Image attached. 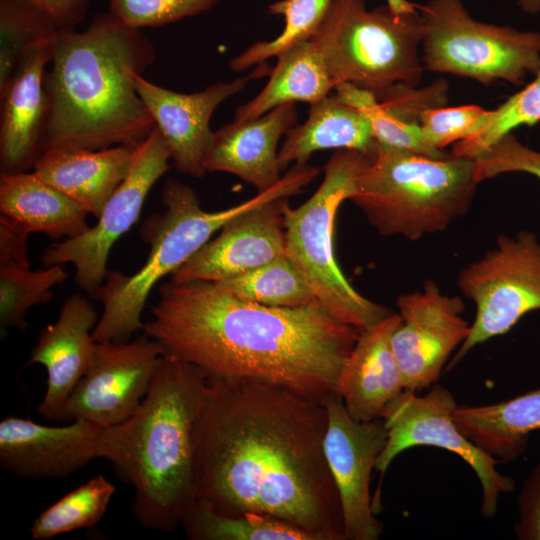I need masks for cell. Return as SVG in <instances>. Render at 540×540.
<instances>
[{
	"label": "cell",
	"mask_w": 540,
	"mask_h": 540,
	"mask_svg": "<svg viewBox=\"0 0 540 540\" xmlns=\"http://www.w3.org/2000/svg\"><path fill=\"white\" fill-rule=\"evenodd\" d=\"M326 429L322 401L208 375L194 431L196 499L221 514H265L323 540H345Z\"/></svg>",
	"instance_id": "1"
},
{
	"label": "cell",
	"mask_w": 540,
	"mask_h": 540,
	"mask_svg": "<svg viewBox=\"0 0 540 540\" xmlns=\"http://www.w3.org/2000/svg\"><path fill=\"white\" fill-rule=\"evenodd\" d=\"M168 355L209 376L265 382L324 402L360 334L315 301L269 307L236 298L213 282L172 280L144 323Z\"/></svg>",
	"instance_id": "2"
},
{
	"label": "cell",
	"mask_w": 540,
	"mask_h": 540,
	"mask_svg": "<svg viewBox=\"0 0 540 540\" xmlns=\"http://www.w3.org/2000/svg\"><path fill=\"white\" fill-rule=\"evenodd\" d=\"M156 60L149 38L110 13L82 32L62 30L45 86L50 113L45 150L137 147L156 128L135 87Z\"/></svg>",
	"instance_id": "3"
},
{
	"label": "cell",
	"mask_w": 540,
	"mask_h": 540,
	"mask_svg": "<svg viewBox=\"0 0 540 540\" xmlns=\"http://www.w3.org/2000/svg\"><path fill=\"white\" fill-rule=\"evenodd\" d=\"M207 377L196 366L162 355L136 411L102 430L98 458L132 486V514L147 530H175L196 500L194 431Z\"/></svg>",
	"instance_id": "4"
},
{
	"label": "cell",
	"mask_w": 540,
	"mask_h": 540,
	"mask_svg": "<svg viewBox=\"0 0 540 540\" xmlns=\"http://www.w3.org/2000/svg\"><path fill=\"white\" fill-rule=\"evenodd\" d=\"M314 178L312 167L294 165L270 189L213 212L201 208L190 186L167 179L162 189L164 211L143 224L142 239L150 245L145 263L132 275L108 271L103 284L92 294L103 304V312L92 332L94 341H129L134 333L143 330L144 307L161 279L171 276L233 217L266 202L296 195Z\"/></svg>",
	"instance_id": "5"
},
{
	"label": "cell",
	"mask_w": 540,
	"mask_h": 540,
	"mask_svg": "<svg viewBox=\"0 0 540 540\" xmlns=\"http://www.w3.org/2000/svg\"><path fill=\"white\" fill-rule=\"evenodd\" d=\"M478 184L471 159L432 158L377 143L350 200L379 234L415 241L466 214Z\"/></svg>",
	"instance_id": "6"
},
{
	"label": "cell",
	"mask_w": 540,
	"mask_h": 540,
	"mask_svg": "<svg viewBox=\"0 0 540 540\" xmlns=\"http://www.w3.org/2000/svg\"><path fill=\"white\" fill-rule=\"evenodd\" d=\"M310 40L335 84L352 83L376 97L397 84L417 86L424 71L421 16L407 0L371 10L365 0H333Z\"/></svg>",
	"instance_id": "7"
},
{
	"label": "cell",
	"mask_w": 540,
	"mask_h": 540,
	"mask_svg": "<svg viewBox=\"0 0 540 540\" xmlns=\"http://www.w3.org/2000/svg\"><path fill=\"white\" fill-rule=\"evenodd\" d=\"M373 156L352 149L336 150L311 197L296 208L285 200L282 207L284 254L325 309L359 330L373 326L392 311L364 297L347 280L335 256L334 229L340 205L354 195L357 176Z\"/></svg>",
	"instance_id": "8"
},
{
	"label": "cell",
	"mask_w": 540,
	"mask_h": 540,
	"mask_svg": "<svg viewBox=\"0 0 540 540\" xmlns=\"http://www.w3.org/2000/svg\"><path fill=\"white\" fill-rule=\"evenodd\" d=\"M424 69L490 85H521L540 68V32L519 31L475 20L460 0L418 5Z\"/></svg>",
	"instance_id": "9"
},
{
	"label": "cell",
	"mask_w": 540,
	"mask_h": 540,
	"mask_svg": "<svg viewBox=\"0 0 540 540\" xmlns=\"http://www.w3.org/2000/svg\"><path fill=\"white\" fill-rule=\"evenodd\" d=\"M458 286L475 303L476 314L444 371L476 345L504 335L525 314L540 310V242L529 231L500 235L495 248L461 270Z\"/></svg>",
	"instance_id": "10"
},
{
	"label": "cell",
	"mask_w": 540,
	"mask_h": 540,
	"mask_svg": "<svg viewBox=\"0 0 540 540\" xmlns=\"http://www.w3.org/2000/svg\"><path fill=\"white\" fill-rule=\"evenodd\" d=\"M456 407L451 392L439 384L433 385L423 396L403 390L383 413L387 442L375 469L383 475L398 454L412 447L434 446L448 450L475 472L482 488L481 513L491 518L497 512L501 494L513 491L515 481L498 471L499 460L460 431L453 420Z\"/></svg>",
	"instance_id": "11"
},
{
	"label": "cell",
	"mask_w": 540,
	"mask_h": 540,
	"mask_svg": "<svg viewBox=\"0 0 540 540\" xmlns=\"http://www.w3.org/2000/svg\"><path fill=\"white\" fill-rule=\"evenodd\" d=\"M170 152L155 128L137 146L130 170L104 206L97 223L84 233L55 242L45 249L46 267L72 264L75 282L91 295L103 284L114 243L137 221L154 184L168 171Z\"/></svg>",
	"instance_id": "12"
},
{
	"label": "cell",
	"mask_w": 540,
	"mask_h": 540,
	"mask_svg": "<svg viewBox=\"0 0 540 540\" xmlns=\"http://www.w3.org/2000/svg\"><path fill=\"white\" fill-rule=\"evenodd\" d=\"M162 355L161 346L145 334L126 342H96L57 422L84 419L105 428L126 420L146 396Z\"/></svg>",
	"instance_id": "13"
},
{
	"label": "cell",
	"mask_w": 540,
	"mask_h": 540,
	"mask_svg": "<svg viewBox=\"0 0 540 540\" xmlns=\"http://www.w3.org/2000/svg\"><path fill=\"white\" fill-rule=\"evenodd\" d=\"M401 322L391 346L405 390L417 392L435 383L456 348L465 341L470 324L459 296L442 293L431 279L423 288L397 298Z\"/></svg>",
	"instance_id": "14"
},
{
	"label": "cell",
	"mask_w": 540,
	"mask_h": 540,
	"mask_svg": "<svg viewBox=\"0 0 540 540\" xmlns=\"http://www.w3.org/2000/svg\"><path fill=\"white\" fill-rule=\"evenodd\" d=\"M324 404V452L339 494L345 540H377L384 528L374 515L369 490L372 470L387 442L384 420L353 419L336 393Z\"/></svg>",
	"instance_id": "15"
},
{
	"label": "cell",
	"mask_w": 540,
	"mask_h": 540,
	"mask_svg": "<svg viewBox=\"0 0 540 540\" xmlns=\"http://www.w3.org/2000/svg\"><path fill=\"white\" fill-rule=\"evenodd\" d=\"M257 71L191 94L160 87L142 75L135 77L136 90L164 138L178 172L194 178L207 173L205 160L214 137L210 119L222 102L245 89Z\"/></svg>",
	"instance_id": "16"
},
{
	"label": "cell",
	"mask_w": 540,
	"mask_h": 540,
	"mask_svg": "<svg viewBox=\"0 0 540 540\" xmlns=\"http://www.w3.org/2000/svg\"><path fill=\"white\" fill-rule=\"evenodd\" d=\"M102 430L84 419L49 426L7 416L0 422V466L26 479H65L98 458Z\"/></svg>",
	"instance_id": "17"
},
{
	"label": "cell",
	"mask_w": 540,
	"mask_h": 540,
	"mask_svg": "<svg viewBox=\"0 0 540 540\" xmlns=\"http://www.w3.org/2000/svg\"><path fill=\"white\" fill-rule=\"evenodd\" d=\"M276 199L253 207L225 223L171 276L174 282H221L269 263L284 254L283 203Z\"/></svg>",
	"instance_id": "18"
},
{
	"label": "cell",
	"mask_w": 540,
	"mask_h": 540,
	"mask_svg": "<svg viewBox=\"0 0 540 540\" xmlns=\"http://www.w3.org/2000/svg\"><path fill=\"white\" fill-rule=\"evenodd\" d=\"M54 44L29 49L0 89L1 173L30 171L45 150L50 113L45 74Z\"/></svg>",
	"instance_id": "19"
},
{
	"label": "cell",
	"mask_w": 540,
	"mask_h": 540,
	"mask_svg": "<svg viewBox=\"0 0 540 540\" xmlns=\"http://www.w3.org/2000/svg\"><path fill=\"white\" fill-rule=\"evenodd\" d=\"M98 320L88 298L73 294L62 304L56 321L41 330L26 365L46 368V392L37 407L45 419L57 421L67 397L89 366L96 343L92 332Z\"/></svg>",
	"instance_id": "20"
},
{
	"label": "cell",
	"mask_w": 540,
	"mask_h": 540,
	"mask_svg": "<svg viewBox=\"0 0 540 540\" xmlns=\"http://www.w3.org/2000/svg\"><path fill=\"white\" fill-rule=\"evenodd\" d=\"M297 119L296 103H288L260 117L223 126L214 132L206 171L238 176L258 192L270 189L282 178L278 142Z\"/></svg>",
	"instance_id": "21"
},
{
	"label": "cell",
	"mask_w": 540,
	"mask_h": 540,
	"mask_svg": "<svg viewBox=\"0 0 540 540\" xmlns=\"http://www.w3.org/2000/svg\"><path fill=\"white\" fill-rule=\"evenodd\" d=\"M400 322L399 313L392 312L361 330L340 371L335 393L357 421L382 418L386 407L405 390L391 346Z\"/></svg>",
	"instance_id": "22"
},
{
	"label": "cell",
	"mask_w": 540,
	"mask_h": 540,
	"mask_svg": "<svg viewBox=\"0 0 540 540\" xmlns=\"http://www.w3.org/2000/svg\"><path fill=\"white\" fill-rule=\"evenodd\" d=\"M335 93L368 118L377 143L432 158L451 153L431 146L423 136L421 114L447 102L448 83L438 80L424 88L397 84L379 96L348 82H338Z\"/></svg>",
	"instance_id": "23"
},
{
	"label": "cell",
	"mask_w": 540,
	"mask_h": 540,
	"mask_svg": "<svg viewBox=\"0 0 540 540\" xmlns=\"http://www.w3.org/2000/svg\"><path fill=\"white\" fill-rule=\"evenodd\" d=\"M135 146L92 150L54 148L44 151L33 171L98 218L132 165Z\"/></svg>",
	"instance_id": "24"
},
{
	"label": "cell",
	"mask_w": 540,
	"mask_h": 540,
	"mask_svg": "<svg viewBox=\"0 0 540 540\" xmlns=\"http://www.w3.org/2000/svg\"><path fill=\"white\" fill-rule=\"evenodd\" d=\"M0 212L29 234L69 239L89 229L88 212L34 171L0 174Z\"/></svg>",
	"instance_id": "25"
},
{
	"label": "cell",
	"mask_w": 540,
	"mask_h": 540,
	"mask_svg": "<svg viewBox=\"0 0 540 540\" xmlns=\"http://www.w3.org/2000/svg\"><path fill=\"white\" fill-rule=\"evenodd\" d=\"M377 141L368 118L336 93L310 105L306 121L287 133L278 151L281 170L305 164L316 151L352 149L373 156Z\"/></svg>",
	"instance_id": "26"
},
{
	"label": "cell",
	"mask_w": 540,
	"mask_h": 540,
	"mask_svg": "<svg viewBox=\"0 0 540 540\" xmlns=\"http://www.w3.org/2000/svg\"><path fill=\"white\" fill-rule=\"evenodd\" d=\"M453 420L476 446L500 462L521 456L528 435L540 429V388L482 406H457Z\"/></svg>",
	"instance_id": "27"
},
{
	"label": "cell",
	"mask_w": 540,
	"mask_h": 540,
	"mask_svg": "<svg viewBox=\"0 0 540 540\" xmlns=\"http://www.w3.org/2000/svg\"><path fill=\"white\" fill-rule=\"evenodd\" d=\"M265 87L235 111V121L260 117L272 109L296 102L310 105L327 97L334 90L324 58L311 41L297 44L277 56Z\"/></svg>",
	"instance_id": "28"
},
{
	"label": "cell",
	"mask_w": 540,
	"mask_h": 540,
	"mask_svg": "<svg viewBox=\"0 0 540 540\" xmlns=\"http://www.w3.org/2000/svg\"><path fill=\"white\" fill-rule=\"evenodd\" d=\"M181 526L193 540H323L318 534L269 515L221 514L198 499L183 516Z\"/></svg>",
	"instance_id": "29"
},
{
	"label": "cell",
	"mask_w": 540,
	"mask_h": 540,
	"mask_svg": "<svg viewBox=\"0 0 540 540\" xmlns=\"http://www.w3.org/2000/svg\"><path fill=\"white\" fill-rule=\"evenodd\" d=\"M214 284L236 298L269 307L295 308L318 301L302 273L285 254L250 272Z\"/></svg>",
	"instance_id": "30"
},
{
	"label": "cell",
	"mask_w": 540,
	"mask_h": 540,
	"mask_svg": "<svg viewBox=\"0 0 540 540\" xmlns=\"http://www.w3.org/2000/svg\"><path fill=\"white\" fill-rule=\"evenodd\" d=\"M61 27L33 0H0V89L32 47L54 43Z\"/></svg>",
	"instance_id": "31"
},
{
	"label": "cell",
	"mask_w": 540,
	"mask_h": 540,
	"mask_svg": "<svg viewBox=\"0 0 540 540\" xmlns=\"http://www.w3.org/2000/svg\"><path fill=\"white\" fill-rule=\"evenodd\" d=\"M103 475L91 478L42 511L33 521V539L46 540L97 524L115 493Z\"/></svg>",
	"instance_id": "32"
},
{
	"label": "cell",
	"mask_w": 540,
	"mask_h": 540,
	"mask_svg": "<svg viewBox=\"0 0 540 540\" xmlns=\"http://www.w3.org/2000/svg\"><path fill=\"white\" fill-rule=\"evenodd\" d=\"M67 278L63 265H52L45 269L32 270L30 266H0V327L5 333L8 328L25 331L28 311L37 305L48 303L53 298L51 289Z\"/></svg>",
	"instance_id": "33"
},
{
	"label": "cell",
	"mask_w": 540,
	"mask_h": 540,
	"mask_svg": "<svg viewBox=\"0 0 540 540\" xmlns=\"http://www.w3.org/2000/svg\"><path fill=\"white\" fill-rule=\"evenodd\" d=\"M333 0H280L268 6L270 14L284 17L281 34L270 41L256 42L232 58L229 67L242 72L253 65L277 57L285 50L310 40L320 27Z\"/></svg>",
	"instance_id": "34"
},
{
	"label": "cell",
	"mask_w": 540,
	"mask_h": 540,
	"mask_svg": "<svg viewBox=\"0 0 540 540\" xmlns=\"http://www.w3.org/2000/svg\"><path fill=\"white\" fill-rule=\"evenodd\" d=\"M540 122V68L535 78L491 111L484 128L475 136L456 142L451 154L475 159L500 138L521 126Z\"/></svg>",
	"instance_id": "35"
},
{
	"label": "cell",
	"mask_w": 540,
	"mask_h": 540,
	"mask_svg": "<svg viewBox=\"0 0 540 540\" xmlns=\"http://www.w3.org/2000/svg\"><path fill=\"white\" fill-rule=\"evenodd\" d=\"M491 111L478 105L431 108L421 114L420 126L426 141L444 150L452 143L478 134L488 122Z\"/></svg>",
	"instance_id": "36"
},
{
	"label": "cell",
	"mask_w": 540,
	"mask_h": 540,
	"mask_svg": "<svg viewBox=\"0 0 540 540\" xmlns=\"http://www.w3.org/2000/svg\"><path fill=\"white\" fill-rule=\"evenodd\" d=\"M220 0H109V13L121 23L141 29L159 27L205 12Z\"/></svg>",
	"instance_id": "37"
},
{
	"label": "cell",
	"mask_w": 540,
	"mask_h": 540,
	"mask_svg": "<svg viewBox=\"0 0 540 540\" xmlns=\"http://www.w3.org/2000/svg\"><path fill=\"white\" fill-rule=\"evenodd\" d=\"M473 162L478 183L513 172L527 173L540 179V152L522 144L513 133L504 135Z\"/></svg>",
	"instance_id": "38"
},
{
	"label": "cell",
	"mask_w": 540,
	"mask_h": 540,
	"mask_svg": "<svg viewBox=\"0 0 540 540\" xmlns=\"http://www.w3.org/2000/svg\"><path fill=\"white\" fill-rule=\"evenodd\" d=\"M518 519L514 532L519 540H540V462L517 496Z\"/></svg>",
	"instance_id": "39"
},
{
	"label": "cell",
	"mask_w": 540,
	"mask_h": 540,
	"mask_svg": "<svg viewBox=\"0 0 540 540\" xmlns=\"http://www.w3.org/2000/svg\"><path fill=\"white\" fill-rule=\"evenodd\" d=\"M29 233L0 215V266H30Z\"/></svg>",
	"instance_id": "40"
},
{
	"label": "cell",
	"mask_w": 540,
	"mask_h": 540,
	"mask_svg": "<svg viewBox=\"0 0 540 540\" xmlns=\"http://www.w3.org/2000/svg\"><path fill=\"white\" fill-rule=\"evenodd\" d=\"M44 8L62 30L75 29L85 20L89 0H33Z\"/></svg>",
	"instance_id": "41"
},
{
	"label": "cell",
	"mask_w": 540,
	"mask_h": 540,
	"mask_svg": "<svg viewBox=\"0 0 540 540\" xmlns=\"http://www.w3.org/2000/svg\"><path fill=\"white\" fill-rule=\"evenodd\" d=\"M518 5L525 13L536 14L540 12V0H518Z\"/></svg>",
	"instance_id": "42"
}]
</instances>
